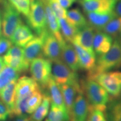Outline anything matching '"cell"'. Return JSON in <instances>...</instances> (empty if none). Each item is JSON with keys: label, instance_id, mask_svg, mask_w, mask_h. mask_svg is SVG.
<instances>
[{"label": "cell", "instance_id": "cell-1", "mask_svg": "<svg viewBox=\"0 0 121 121\" xmlns=\"http://www.w3.org/2000/svg\"><path fill=\"white\" fill-rule=\"evenodd\" d=\"M119 67H121V49L119 40L116 39L108 52L99 56L94 69L87 72L86 78L93 80L99 74Z\"/></svg>", "mask_w": 121, "mask_h": 121}, {"label": "cell", "instance_id": "cell-2", "mask_svg": "<svg viewBox=\"0 0 121 121\" xmlns=\"http://www.w3.org/2000/svg\"><path fill=\"white\" fill-rule=\"evenodd\" d=\"M81 89L89 103V108L105 112L110 96L102 86L93 80L86 78L80 82Z\"/></svg>", "mask_w": 121, "mask_h": 121}, {"label": "cell", "instance_id": "cell-3", "mask_svg": "<svg viewBox=\"0 0 121 121\" xmlns=\"http://www.w3.org/2000/svg\"><path fill=\"white\" fill-rule=\"evenodd\" d=\"M52 62L48 59L40 57L33 60L30 64V72L32 78L39 86L46 88L51 78Z\"/></svg>", "mask_w": 121, "mask_h": 121}, {"label": "cell", "instance_id": "cell-4", "mask_svg": "<svg viewBox=\"0 0 121 121\" xmlns=\"http://www.w3.org/2000/svg\"><path fill=\"white\" fill-rule=\"evenodd\" d=\"M26 17L29 26L37 35H40L48 30L44 7L40 0H35L30 4V11Z\"/></svg>", "mask_w": 121, "mask_h": 121}, {"label": "cell", "instance_id": "cell-5", "mask_svg": "<svg viewBox=\"0 0 121 121\" xmlns=\"http://www.w3.org/2000/svg\"><path fill=\"white\" fill-rule=\"evenodd\" d=\"M51 76L59 85L69 84L81 86L77 72L73 71L61 60L52 62Z\"/></svg>", "mask_w": 121, "mask_h": 121}, {"label": "cell", "instance_id": "cell-6", "mask_svg": "<svg viewBox=\"0 0 121 121\" xmlns=\"http://www.w3.org/2000/svg\"><path fill=\"white\" fill-rule=\"evenodd\" d=\"M121 72L108 71L97 75L93 80L107 91L111 100L118 99L121 94Z\"/></svg>", "mask_w": 121, "mask_h": 121}, {"label": "cell", "instance_id": "cell-7", "mask_svg": "<svg viewBox=\"0 0 121 121\" xmlns=\"http://www.w3.org/2000/svg\"><path fill=\"white\" fill-rule=\"evenodd\" d=\"M4 37L10 39L17 26L22 24L20 13L10 2L4 1L2 21Z\"/></svg>", "mask_w": 121, "mask_h": 121}, {"label": "cell", "instance_id": "cell-8", "mask_svg": "<svg viewBox=\"0 0 121 121\" xmlns=\"http://www.w3.org/2000/svg\"><path fill=\"white\" fill-rule=\"evenodd\" d=\"M43 56L52 62L61 60V47L56 37L50 31H47L44 36L42 50Z\"/></svg>", "mask_w": 121, "mask_h": 121}, {"label": "cell", "instance_id": "cell-9", "mask_svg": "<svg viewBox=\"0 0 121 121\" xmlns=\"http://www.w3.org/2000/svg\"><path fill=\"white\" fill-rule=\"evenodd\" d=\"M95 29L89 24L78 30L72 43L78 44L91 54L96 56L93 49V39Z\"/></svg>", "mask_w": 121, "mask_h": 121}, {"label": "cell", "instance_id": "cell-10", "mask_svg": "<svg viewBox=\"0 0 121 121\" xmlns=\"http://www.w3.org/2000/svg\"><path fill=\"white\" fill-rule=\"evenodd\" d=\"M89 114V103L83 91L78 94L72 107L70 121H86Z\"/></svg>", "mask_w": 121, "mask_h": 121}, {"label": "cell", "instance_id": "cell-11", "mask_svg": "<svg viewBox=\"0 0 121 121\" xmlns=\"http://www.w3.org/2000/svg\"><path fill=\"white\" fill-rule=\"evenodd\" d=\"M45 33L40 35L34 37L24 47V59L29 64L34 59L43 56L42 50L44 36Z\"/></svg>", "mask_w": 121, "mask_h": 121}, {"label": "cell", "instance_id": "cell-12", "mask_svg": "<svg viewBox=\"0 0 121 121\" xmlns=\"http://www.w3.org/2000/svg\"><path fill=\"white\" fill-rule=\"evenodd\" d=\"M40 1L43 3L44 7L48 29L56 37L62 47L67 42H66L65 39H63L60 33L58 19L54 15L51 7L49 6L47 0H40Z\"/></svg>", "mask_w": 121, "mask_h": 121}, {"label": "cell", "instance_id": "cell-13", "mask_svg": "<svg viewBox=\"0 0 121 121\" xmlns=\"http://www.w3.org/2000/svg\"><path fill=\"white\" fill-rule=\"evenodd\" d=\"M118 0H80L85 13L112 11Z\"/></svg>", "mask_w": 121, "mask_h": 121}, {"label": "cell", "instance_id": "cell-14", "mask_svg": "<svg viewBox=\"0 0 121 121\" xmlns=\"http://www.w3.org/2000/svg\"><path fill=\"white\" fill-rule=\"evenodd\" d=\"M86 13L88 24L96 30H102L110 20L116 17L113 10L105 12H91Z\"/></svg>", "mask_w": 121, "mask_h": 121}, {"label": "cell", "instance_id": "cell-15", "mask_svg": "<svg viewBox=\"0 0 121 121\" xmlns=\"http://www.w3.org/2000/svg\"><path fill=\"white\" fill-rule=\"evenodd\" d=\"M113 38L102 30H96L93 39V49L95 54L100 56L107 53L111 48Z\"/></svg>", "mask_w": 121, "mask_h": 121}, {"label": "cell", "instance_id": "cell-16", "mask_svg": "<svg viewBox=\"0 0 121 121\" xmlns=\"http://www.w3.org/2000/svg\"><path fill=\"white\" fill-rule=\"evenodd\" d=\"M39 87V85L32 78L23 76L16 81V99L26 96L32 93Z\"/></svg>", "mask_w": 121, "mask_h": 121}, {"label": "cell", "instance_id": "cell-17", "mask_svg": "<svg viewBox=\"0 0 121 121\" xmlns=\"http://www.w3.org/2000/svg\"><path fill=\"white\" fill-rule=\"evenodd\" d=\"M61 60L74 72L79 69L78 57L73 44L66 43L61 47Z\"/></svg>", "mask_w": 121, "mask_h": 121}, {"label": "cell", "instance_id": "cell-18", "mask_svg": "<svg viewBox=\"0 0 121 121\" xmlns=\"http://www.w3.org/2000/svg\"><path fill=\"white\" fill-rule=\"evenodd\" d=\"M34 37V35L30 27L22 23L15 30L10 40L15 45L24 47Z\"/></svg>", "mask_w": 121, "mask_h": 121}, {"label": "cell", "instance_id": "cell-19", "mask_svg": "<svg viewBox=\"0 0 121 121\" xmlns=\"http://www.w3.org/2000/svg\"><path fill=\"white\" fill-rule=\"evenodd\" d=\"M78 57L80 68L84 70L90 72L94 69L96 63V58L94 56L91 54L87 51L78 45L72 43Z\"/></svg>", "mask_w": 121, "mask_h": 121}, {"label": "cell", "instance_id": "cell-20", "mask_svg": "<svg viewBox=\"0 0 121 121\" xmlns=\"http://www.w3.org/2000/svg\"><path fill=\"white\" fill-rule=\"evenodd\" d=\"M46 88L47 89V93L51 99V104L67 112L60 85L56 82L52 78V76L48 81Z\"/></svg>", "mask_w": 121, "mask_h": 121}, {"label": "cell", "instance_id": "cell-21", "mask_svg": "<svg viewBox=\"0 0 121 121\" xmlns=\"http://www.w3.org/2000/svg\"><path fill=\"white\" fill-rule=\"evenodd\" d=\"M60 86L63 95L65 106L69 116H70L72 107L75 98L78 93L82 91L81 87L76 86L69 84L60 85Z\"/></svg>", "mask_w": 121, "mask_h": 121}, {"label": "cell", "instance_id": "cell-22", "mask_svg": "<svg viewBox=\"0 0 121 121\" xmlns=\"http://www.w3.org/2000/svg\"><path fill=\"white\" fill-rule=\"evenodd\" d=\"M16 81L17 80L12 81L0 91L1 100L7 106L10 110V113L14 107L15 102H16L15 87H16Z\"/></svg>", "mask_w": 121, "mask_h": 121}, {"label": "cell", "instance_id": "cell-23", "mask_svg": "<svg viewBox=\"0 0 121 121\" xmlns=\"http://www.w3.org/2000/svg\"><path fill=\"white\" fill-rule=\"evenodd\" d=\"M51 104V99L47 92L43 93V100L41 104L31 114V117H30V118L38 121L43 120L48 114Z\"/></svg>", "mask_w": 121, "mask_h": 121}, {"label": "cell", "instance_id": "cell-24", "mask_svg": "<svg viewBox=\"0 0 121 121\" xmlns=\"http://www.w3.org/2000/svg\"><path fill=\"white\" fill-rule=\"evenodd\" d=\"M66 19L78 29L87 25V20L78 9H72L67 11Z\"/></svg>", "mask_w": 121, "mask_h": 121}, {"label": "cell", "instance_id": "cell-25", "mask_svg": "<svg viewBox=\"0 0 121 121\" xmlns=\"http://www.w3.org/2000/svg\"><path fill=\"white\" fill-rule=\"evenodd\" d=\"M62 35L67 43H72L73 38L78 31V29L69 24L65 18L58 19Z\"/></svg>", "mask_w": 121, "mask_h": 121}, {"label": "cell", "instance_id": "cell-26", "mask_svg": "<svg viewBox=\"0 0 121 121\" xmlns=\"http://www.w3.org/2000/svg\"><path fill=\"white\" fill-rule=\"evenodd\" d=\"M111 103L107 106L105 117L108 121H121V99L110 100Z\"/></svg>", "mask_w": 121, "mask_h": 121}, {"label": "cell", "instance_id": "cell-27", "mask_svg": "<svg viewBox=\"0 0 121 121\" xmlns=\"http://www.w3.org/2000/svg\"><path fill=\"white\" fill-rule=\"evenodd\" d=\"M20 73L10 66L6 65L0 72V91L12 81L17 80Z\"/></svg>", "mask_w": 121, "mask_h": 121}, {"label": "cell", "instance_id": "cell-28", "mask_svg": "<svg viewBox=\"0 0 121 121\" xmlns=\"http://www.w3.org/2000/svg\"><path fill=\"white\" fill-rule=\"evenodd\" d=\"M3 58L6 65L13 68L20 73L28 71L29 69L30 64L24 58L13 57L6 55H4Z\"/></svg>", "mask_w": 121, "mask_h": 121}, {"label": "cell", "instance_id": "cell-29", "mask_svg": "<svg viewBox=\"0 0 121 121\" xmlns=\"http://www.w3.org/2000/svg\"><path fill=\"white\" fill-rule=\"evenodd\" d=\"M51 109L45 121H70L69 114L67 111L52 104H51Z\"/></svg>", "mask_w": 121, "mask_h": 121}, {"label": "cell", "instance_id": "cell-30", "mask_svg": "<svg viewBox=\"0 0 121 121\" xmlns=\"http://www.w3.org/2000/svg\"><path fill=\"white\" fill-rule=\"evenodd\" d=\"M102 31L113 38H117L121 34V16L116 17L110 20Z\"/></svg>", "mask_w": 121, "mask_h": 121}, {"label": "cell", "instance_id": "cell-31", "mask_svg": "<svg viewBox=\"0 0 121 121\" xmlns=\"http://www.w3.org/2000/svg\"><path fill=\"white\" fill-rule=\"evenodd\" d=\"M43 97V93H42L40 87L33 92L28 100L27 114H31L37 109V108L41 104Z\"/></svg>", "mask_w": 121, "mask_h": 121}, {"label": "cell", "instance_id": "cell-32", "mask_svg": "<svg viewBox=\"0 0 121 121\" xmlns=\"http://www.w3.org/2000/svg\"><path fill=\"white\" fill-rule=\"evenodd\" d=\"M14 7L20 13L23 14L26 17L30 11L29 0H9Z\"/></svg>", "mask_w": 121, "mask_h": 121}, {"label": "cell", "instance_id": "cell-33", "mask_svg": "<svg viewBox=\"0 0 121 121\" xmlns=\"http://www.w3.org/2000/svg\"><path fill=\"white\" fill-rule=\"evenodd\" d=\"M49 6L51 7L54 15H56L57 19L60 18H66L67 10L61 6L58 2L54 0H47Z\"/></svg>", "mask_w": 121, "mask_h": 121}, {"label": "cell", "instance_id": "cell-34", "mask_svg": "<svg viewBox=\"0 0 121 121\" xmlns=\"http://www.w3.org/2000/svg\"><path fill=\"white\" fill-rule=\"evenodd\" d=\"M104 113L100 110L89 108L88 119L90 121H108Z\"/></svg>", "mask_w": 121, "mask_h": 121}, {"label": "cell", "instance_id": "cell-35", "mask_svg": "<svg viewBox=\"0 0 121 121\" xmlns=\"http://www.w3.org/2000/svg\"><path fill=\"white\" fill-rule=\"evenodd\" d=\"M5 55L13 57L24 58V49L22 47L17 46V45H15L14 46L12 45L11 47L6 53Z\"/></svg>", "mask_w": 121, "mask_h": 121}, {"label": "cell", "instance_id": "cell-36", "mask_svg": "<svg viewBox=\"0 0 121 121\" xmlns=\"http://www.w3.org/2000/svg\"><path fill=\"white\" fill-rule=\"evenodd\" d=\"M12 45L13 43L8 38L4 37H0V55L6 53Z\"/></svg>", "mask_w": 121, "mask_h": 121}, {"label": "cell", "instance_id": "cell-37", "mask_svg": "<svg viewBox=\"0 0 121 121\" xmlns=\"http://www.w3.org/2000/svg\"><path fill=\"white\" fill-rule=\"evenodd\" d=\"M10 110L7 106L0 100V121H6L10 117Z\"/></svg>", "mask_w": 121, "mask_h": 121}, {"label": "cell", "instance_id": "cell-38", "mask_svg": "<svg viewBox=\"0 0 121 121\" xmlns=\"http://www.w3.org/2000/svg\"><path fill=\"white\" fill-rule=\"evenodd\" d=\"M113 11L116 15V17L121 16V0H118L116 3L113 9Z\"/></svg>", "mask_w": 121, "mask_h": 121}, {"label": "cell", "instance_id": "cell-39", "mask_svg": "<svg viewBox=\"0 0 121 121\" xmlns=\"http://www.w3.org/2000/svg\"><path fill=\"white\" fill-rule=\"evenodd\" d=\"M30 118H29L26 114L22 115V116L16 117L15 121H29Z\"/></svg>", "mask_w": 121, "mask_h": 121}, {"label": "cell", "instance_id": "cell-40", "mask_svg": "<svg viewBox=\"0 0 121 121\" xmlns=\"http://www.w3.org/2000/svg\"><path fill=\"white\" fill-rule=\"evenodd\" d=\"M5 66L6 64L4 63V58H3V57L0 56V72L2 70Z\"/></svg>", "mask_w": 121, "mask_h": 121}, {"label": "cell", "instance_id": "cell-41", "mask_svg": "<svg viewBox=\"0 0 121 121\" xmlns=\"http://www.w3.org/2000/svg\"><path fill=\"white\" fill-rule=\"evenodd\" d=\"M1 35V16H0V37Z\"/></svg>", "mask_w": 121, "mask_h": 121}, {"label": "cell", "instance_id": "cell-42", "mask_svg": "<svg viewBox=\"0 0 121 121\" xmlns=\"http://www.w3.org/2000/svg\"><path fill=\"white\" fill-rule=\"evenodd\" d=\"M120 39H119V44H120V47H121V35H120Z\"/></svg>", "mask_w": 121, "mask_h": 121}, {"label": "cell", "instance_id": "cell-43", "mask_svg": "<svg viewBox=\"0 0 121 121\" xmlns=\"http://www.w3.org/2000/svg\"><path fill=\"white\" fill-rule=\"evenodd\" d=\"M35 1V0H29V1H30V4H31V3L34 2Z\"/></svg>", "mask_w": 121, "mask_h": 121}, {"label": "cell", "instance_id": "cell-44", "mask_svg": "<svg viewBox=\"0 0 121 121\" xmlns=\"http://www.w3.org/2000/svg\"><path fill=\"white\" fill-rule=\"evenodd\" d=\"M29 121H35V120H34V119H31V118H30Z\"/></svg>", "mask_w": 121, "mask_h": 121}, {"label": "cell", "instance_id": "cell-45", "mask_svg": "<svg viewBox=\"0 0 121 121\" xmlns=\"http://www.w3.org/2000/svg\"><path fill=\"white\" fill-rule=\"evenodd\" d=\"M75 1H80V0H75Z\"/></svg>", "mask_w": 121, "mask_h": 121}, {"label": "cell", "instance_id": "cell-46", "mask_svg": "<svg viewBox=\"0 0 121 121\" xmlns=\"http://www.w3.org/2000/svg\"><path fill=\"white\" fill-rule=\"evenodd\" d=\"M87 121H90V120H89V119H87Z\"/></svg>", "mask_w": 121, "mask_h": 121}, {"label": "cell", "instance_id": "cell-47", "mask_svg": "<svg viewBox=\"0 0 121 121\" xmlns=\"http://www.w3.org/2000/svg\"><path fill=\"white\" fill-rule=\"evenodd\" d=\"M0 1H1V0H0Z\"/></svg>", "mask_w": 121, "mask_h": 121}, {"label": "cell", "instance_id": "cell-48", "mask_svg": "<svg viewBox=\"0 0 121 121\" xmlns=\"http://www.w3.org/2000/svg\"></svg>", "mask_w": 121, "mask_h": 121}, {"label": "cell", "instance_id": "cell-49", "mask_svg": "<svg viewBox=\"0 0 121 121\" xmlns=\"http://www.w3.org/2000/svg\"></svg>", "mask_w": 121, "mask_h": 121}]
</instances>
